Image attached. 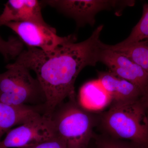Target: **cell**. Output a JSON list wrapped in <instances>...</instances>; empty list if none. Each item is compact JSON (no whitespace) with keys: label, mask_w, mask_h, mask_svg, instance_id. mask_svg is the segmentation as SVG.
<instances>
[{"label":"cell","mask_w":148,"mask_h":148,"mask_svg":"<svg viewBox=\"0 0 148 148\" xmlns=\"http://www.w3.org/2000/svg\"><path fill=\"white\" fill-rule=\"evenodd\" d=\"M103 25L98 26L87 39L71 41L50 51L27 47L14 62L34 71L45 94L43 114L51 116L66 98L75 99V82L81 71L100 62Z\"/></svg>","instance_id":"obj_1"},{"label":"cell","mask_w":148,"mask_h":148,"mask_svg":"<svg viewBox=\"0 0 148 148\" xmlns=\"http://www.w3.org/2000/svg\"><path fill=\"white\" fill-rule=\"evenodd\" d=\"M147 96L138 101L112 105L104 115L103 123L116 138L148 148V124L146 114Z\"/></svg>","instance_id":"obj_2"},{"label":"cell","mask_w":148,"mask_h":148,"mask_svg":"<svg viewBox=\"0 0 148 148\" xmlns=\"http://www.w3.org/2000/svg\"><path fill=\"white\" fill-rule=\"evenodd\" d=\"M70 100L51 116L56 137L66 148H86L92 137V118L75 99Z\"/></svg>","instance_id":"obj_3"},{"label":"cell","mask_w":148,"mask_h":148,"mask_svg":"<svg viewBox=\"0 0 148 148\" xmlns=\"http://www.w3.org/2000/svg\"><path fill=\"white\" fill-rule=\"evenodd\" d=\"M6 68L7 71L0 74V102L15 106L45 105L44 90L30 70L14 62Z\"/></svg>","instance_id":"obj_4"},{"label":"cell","mask_w":148,"mask_h":148,"mask_svg":"<svg viewBox=\"0 0 148 148\" xmlns=\"http://www.w3.org/2000/svg\"><path fill=\"white\" fill-rule=\"evenodd\" d=\"M42 5L55 8L66 16L73 19L78 27L86 24L93 26L95 15L105 10H122L132 6L134 1L105 0H47L41 1Z\"/></svg>","instance_id":"obj_5"},{"label":"cell","mask_w":148,"mask_h":148,"mask_svg":"<svg viewBox=\"0 0 148 148\" xmlns=\"http://www.w3.org/2000/svg\"><path fill=\"white\" fill-rule=\"evenodd\" d=\"M56 137L51 116L39 114L9 130L0 142V148H24Z\"/></svg>","instance_id":"obj_6"},{"label":"cell","mask_w":148,"mask_h":148,"mask_svg":"<svg viewBox=\"0 0 148 148\" xmlns=\"http://www.w3.org/2000/svg\"><path fill=\"white\" fill-rule=\"evenodd\" d=\"M5 26L14 32L27 47L36 48L45 51H51L59 46L77 40L74 35L65 37L58 36L55 28L48 24L10 22Z\"/></svg>","instance_id":"obj_7"},{"label":"cell","mask_w":148,"mask_h":148,"mask_svg":"<svg viewBox=\"0 0 148 148\" xmlns=\"http://www.w3.org/2000/svg\"><path fill=\"white\" fill-rule=\"evenodd\" d=\"M100 55V62L114 75L138 86L148 96V74L140 66L125 56L104 47Z\"/></svg>","instance_id":"obj_8"},{"label":"cell","mask_w":148,"mask_h":148,"mask_svg":"<svg viewBox=\"0 0 148 148\" xmlns=\"http://www.w3.org/2000/svg\"><path fill=\"white\" fill-rule=\"evenodd\" d=\"M42 5L41 1L37 0H9L0 14V26L10 22L47 24L42 13Z\"/></svg>","instance_id":"obj_9"},{"label":"cell","mask_w":148,"mask_h":148,"mask_svg":"<svg viewBox=\"0 0 148 148\" xmlns=\"http://www.w3.org/2000/svg\"><path fill=\"white\" fill-rule=\"evenodd\" d=\"M98 79L110 96L112 105L138 101L147 96L137 86L109 71L99 72Z\"/></svg>","instance_id":"obj_10"},{"label":"cell","mask_w":148,"mask_h":148,"mask_svg":"<svg viewBox=\"0 0 148 148\" xmlns=\"http://www.w3.org/2000/svg\"><path fill=\"white\" fill-rule=\"evenodd\" d=\"M40 106H15L0 102V142L4 134L18 125L41 114Z\"/></svg>","instance_id":"obj_11"},{"label":"cell","mask_w":148,"mask_h":148,"mask_svg":"<svg viewBox=\"0 0 148 148\" xmlns=\"http://www.w3.org/2000/svg\"><path fill=\"white\" fill-rule=\"evenodd\" d=\"M79 104L86 110L99 111L112 103L110 95L98 79L86 83L80 88Z\"/></svg>","instance_id":"obj_12"},{"label":"cell","mask_w":148,"mask_h":148,"mask_svg":"<svg viewBox=\"0 0 148 148\" xmlns=\"http://www.w3.org/2000/svg\"><path fill=\"white\" fill-rule=\"evenodd\" d=\"M104 47L125 56L148 74V40H146L124 46L103 44Z\"/></svg>","instance_id":"obj_13"},{"label":"cell","mask_w":148,"mask_h":148,"mask_svg":"<svg viewBox=\"0 0 148 148\" xmlns=\"http://www.w3.org/2000/svg\"><path fill=\"white\" fill-rule=\"evenodd\" d=\"M148 39V4L143 5L142 17L133 27L127 38L117 44L119 46H124Z\"/></svg>","instance_id":"obj_14"},{"label":"cell","mask_w":148,"mask_h":148,"mask_svg":"<svg viewBox=\"0 0 148 148\" xmlns=\"http://www.w3.org/2000/svg\"><path fill=\"white\" fill-rule=\"evenodd\" d=\"M24 44L16 37H10L5 40L0 36V53L5 61L15 59L24 48Z\"/></svg>","instance_id":"obj_15"},{"label":"cell","mask_w":148,"mask_h":148,"mask_svg":"<svg viewBox=\"0 0 148 148\" xmlns=\"http://www.w3.org/2000/svg\"><path fill=\"white\" fill-rule=\"evenodd\" d=\"M98 148H132L131 143L130 144L119 142L116 140L103 139L97 142Z\"/></svg>","instance_id":"obj_16"},{"label":"cell","mask_w":148,"mask_h":148,"mask_svg":"<svg viewBox=\"0 0 148 148\" xmlns=\"http://www.w3.org/2000/svg\"><path fill=\"white\" fill-rule=\"evenodd\" d=\"M24 148H66L63 143L58 138H55L39 143L34 145Z\"/></svg>","instance_id":"obj_17"},{"label":"cell","mask_w":148,"mask_h":148,"mask_svg":"<svg viewBox=\"0 0 148 148\" xmlns=\"http://www.w3.org/2000/svg\"><path fill=\"white\" fill-rule=\"evenodd\" d=\"M146 114H147V121L148 124V96H147L146 101Z\"/></svg>","instance_id":"obj_18"},{"label":"cell","mask_w":148,"mask_h":148,"mask_svg":"<svg viewBox=\"0 0 148 148\" xmlns=\"http://www.w3.org/2000/svg\"><path fill=\"white\" fill-rule=\"evenodd\" d=\"M131 148H144L142 147H139V146L136 145L135 144H132L131 143Z\"/></svg>","instance_id":"obj_19"},{"label":"cell","mask_w":148,"mask_h":148,"mask_svg":"<svg viewBox=\"0 0 148 148\" xmlns=\"http://www.w3.org/2000/svg\"><path fill=\"white\" fill-rule=\"evenodd\" d=\"M147 40H148V39H147Z\"/></svg>","instance_id":"obj_20"}]
</instances>
